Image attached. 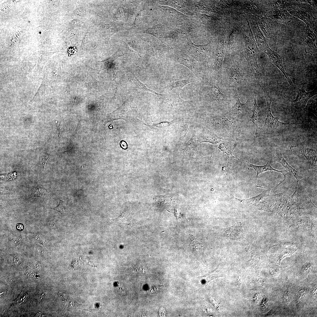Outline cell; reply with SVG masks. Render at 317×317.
<instances>
[{"label":"cell","instance_id":"obj_17","mask_svg":"<svg viewBox=\"0 0 317 317\" xmlns=\"http://www.w3.org/2000/svg\"><path fill=\"white\" fill-rule=\"evenodd\" d=\"M222 141L221 138L216 134L210 131L204 133L199 139V141L200 143L207 142L215 144Z\"/></svg>","mask_w":317,"mask_h":317},{"label":"cell","instance_id":"obj_1","mask_svg":"<svg viewBox=\"0 0 317 317\" xmlns=\"http://www.w3.org/2000/svg\"><path fill=\"white\" fill-rule=\"evenodd\" d=\"M262 88L264 92L267 107V117L264 125L263 127L262 132L264 131L268 132H273L276 130L279 127L286 125L305 124L302 123H284L280 121L278 118L274 117L272 114L271 109V104L272 101V99L267 93L266 91L263 88Z\"/></svg>","mask_w":317,"mask_h":317},{"label":"cell","instance_id":"obj_18","mask_svg":"<svg viewBox=\"0 0 317 317\" xmlns=\"http://www.w3.org/2000/svg\"><path fill=\"white\" fill-rule=\"evenodd\" d=\"M176 61L188 68L196 76V72L193 70L194 60L186 54L180 55L177 57Z\"/></svg>","mask_w":317,"mask_h":317},{"label":"cell","instance_id":"obj_20","mask_svg":"<svg viewBox=\"0 0 317 317\" xmlns=\"http://www.w3.org/2000/svg\"><path fill=\"white\" fill-rule=\"evenodd\" d=\"M242 77V74L238 68L234 67L231 69L230 79L231 83H236L241 84Z\"/></svg>","mask_w":317,"mask_h":317},{"label":"cell","instance_id":"obj_16","mask_svg":"<svg viewBox=\"0 0 317 317\" xmlns=\"http://www.w3.org/2000/svg\"><path fill=\"white\" fill-rule=\"evenodd\" d=\"M271 190L264 191L259 195L247 200L238 199L245 207L254 206L264 197L269 196Z\"/></svg>","mask_w":317,"mask_h":317},{"label":"cell","instance_id":"obj_22","mask_svg":"<svg viewBox=\"0 0 317 317\" xmlns=\"http://www.w3.org/2000/svg\"><path fill=\"white\" fill-rule=\"evenodd\" d=\"M128 212L127 211H124L120 216L114 220L113 221L116 225L119 226L128 225L130 224V222Z\"/></svg>","mask_w":317,"mask_h":317},{"label":"cell","instance_id":"obj_10","mask_svg":"<svg viewBox=\"0 0 317 317\" xmlns=\"http://www.w3.org/2000/svg\"><path fill=\"white\" fill-rule=\"evenodd\" d=\"M254 105L252 110L253 115L251 117V121L256 127V131L254 136V141H256L262 132L263 122L261 118L260 110L256 100V95L254 97Z\"/></svg>","mask_w":317,"mask_h":317},{"label":"cell","instance_id":"obj_19","mask_svg":"<svg viewBox=\"0 0 317 317\" xmlns=\"http://www.w3.org/2000/svg\"><path fill=\"white\" fill-rule=\"evenodd\" d=\"M210 92L212 97L217 102H222L226 101V98L224 94L220 90L217 86L212 82L210 87Z\"/></svg>","mask_w":317,"mask_h":317},{"label":"cell","instance_id":"obj_2","mask_svg":"<svg viewBox=\"0 0 317 317\" xmlns=\"http://www.w3.org/2000/svg\"><path fill=\"white\" fill-rule=\"evenodd\" d=\"M192 82L190 80L183 79H175L170 82L167 87L168 95L171 104L186 102L180 97V92L184 86Z\"/></svg>","mask_w":317,"mask_h":317},{"label":"cell","instance_id":"obj_3","mask_svg":"<svg viewBox=\"0 0 317 317\" xmlns=\"http://www.w3.org/2000/svg\"><path fill=\"white\" fill-rule=\"evenodd\" d=\"M291 151L303 155L308 161L309 168L317 169V152L312 148L305 146H291Z\"/></svg>","mask_w":317,"mask_h":317},{"label":"cell","instance_id":"obj_34","mask_svg":"<svg viewBox=\"0 0 317 317\" xmlns=\"http://www.w3.org/2000/svg\"><path fill=\"white\" fill-rule=\"evenodd\" d=\"M159 315L161 316H166V312L164 308H160L159 311Z\"/></svg>","mask_w":317,"mask_h":317},{"label":"cell","instance_id":"obj_15","mask_svg":"<svg viewBox=\"0 0 317 317\" xmlns=\"http://www.w3.org/2000/svg\"><path fill=\"white\" fill-rule=\"evenodd\" d=\"M286 0H275L272 1L271 6L275 9H281L289 11L296 8L297 4Z\"/></svg>","mask_w":317,"mask_h":317},{"label":"cell","instance_id":"obj_21","mask_svg":"<svg viewBox=\"0 0 317 317\" xmlns=\"http://www.w3.org/2000/svg\"><path fill=\"white\" fill-rule=\"evenodd\" d=\"M185 149L188 152L191 154L195 153L197 150V144L195 135L193 134L191 139L185 144Z\"/></svg>","mask_w":317,"mask_h":317},{"label":"cell","instance_id":"obj_29","mask_svg":"<svg viewBox=\"0 0 317 317\" xmlns=\"http://www.w3.org/2000/svg\"><path fill=\"white\" fill-rule=\"evenodd\" d=\"M63 202L60 201L59 204L57 207L53 209L60 213L61 214L65 213V210L63 204Z\"/></svg>","mask_w":317,"mask_h":317},{"label":"cell","instance_id":"obj_7","mask_svg":"<svg viewBox=\"0 0 317 317\" xmlns=\"http://www.w3.org/2000/svg\"><path fill=\"white\" fill-rule=\"evenodd\" d=\"M234 98L236 102L234 105L229 111L230 115L236 119H242L248 112L246 104L242 103L237 93L236 88L234 90Z\"/></svg>","mask_w":317,"mask_h":317},{"label":"cell","instance_id":"obj_27","mask_svg":"<svg viewBox=\"0 0 317 317\" xmlns=\"http://www.w3.org/2000/svg\"><path fill=\"white\" fill-rule=\"evenodd\" d=\"M44 189H41L40 188H34L33 189L31 195L33 197L38 196L41 197L42 195L44 194V191L46 190Z\"/></svg>","mask_w":317,"mask_h":317},{"label":"cell","instance_id":"obj_37","mask_svg":"<svg viewBox=\"0 0 317 317\" xmlns=\"http://www.w3.org/2000/svg\"><path fill=\"white\" fill-rule=\"evenodd\" d=\"M40 265V264H39V263L37 262H36L34 264V266H35V267L38 269H39L41 267V266Z\"/></svg>","mask_w":317,"mask_h":317},{"label":"cell","instance_id":"obj_11","mask_svg":"<svg viewBox=\"0 0 317 317\" xmlns=\"http://www.w3.org/2000/svg\"><path fill=\"white\" fill-rule=\"evenodd\" d=\"M237 144L235 142L227 141H222L217 149H219L223 153L226 154L228 158V162L227 167L230 166L234 160H237L232 155L234 149L237 146Z\"/></svg>","mask_w":317,"mask_h":317},{"label":"cell","instance_id":"obj_32","mask_svg":"<svg viewBox=\"0 0 317 317\" xmlns=\"http://www.w3.org/2000/svg\"><path fill=\"white\" fill-rule=\"evenodd\" d=\"M297 1L301 2H302L308 4L313 6H314L316 4L315 1L313 0H297Z\"/></svg>","mask_w":317,"mask_h":317},{"label":"cell","instance_id":"obj_33","mask_svg":"<svg viewBox=\"0 0 317 317\" xmlns=\"http://www.w3.org/2000/svg\"><path fill=\"white\" fill-rule=\"evenodd\" d=\"M47 224L48 227L51 229H55L56 228V225L53 222H49Z\"/></svg>","mask_w":317,"mask_h":317},{"label":"cell","instance_id":"obj_8","mask_svg":"<svg viewBox=\"0 0 317 317\" xmlns=\"http://www.w3.org/2000/svg\"><path fill=\"white\" fill-rule=\"evenodd\" d=\"M267 16L277 23L287 24L292 19V16L285 10L275 9L269 11Z\"/></svg>","mask_w":317,"mask_h":317},{"label":"cell","instance_id":"obj_31","mask_svg":"<svg viewBox=\"0 0 317 317\" xmlns=\"http://www.w3.org/2000/svg\"><path fill=\"white\" fill-rule=\"evenodd\" d=\"M76 14L80 16H83L85 14V11L84 9L82 8H79L75 10Z\"/></svg>","mask_w":317,"mask_h":317},{"label":"cell","instance_id":"obj_25","mask_svg":"<svg viewBox=\"0 0 317 317\" xmlns=\"http://www.w3.org/2000/svg\"><path fill=\"white\" fill-rule=\"evenodd\" d=\"M128 49L130 51L136 53L141 57V52L138 46L134 43H128L127 44Z\"/></svg>","mask_w":317,"mask_h":317},{"label":"cell","instance_id":"obj_26","mask_svg":"<svg viewBox=\"0 0 317 317\" xmlns=\"http://www.w3.org/2000/svg\"><path fill=\"white\" fill-rule=\"evenodd\" d=\"M188 124L186 122L182 126V129L180 134V141H182L185 137L189 130Z\"/></svg>","mask_w":317,"mask_h":317},{"label":"cell","instance_id":"obj_13","mask_svg":"<svg viewBox=\"0 0 317 317\" xmlns=\"http://www.w3.org/2000/svg\"><path fill=\"white\" fill-rule=\"evenodd\" d=\"M225 236L232 239H238L243 234L242 223L238 222L233 226L224 230Z\"/></svg>","mask_w":317,"mask_h":317},{"label":"cell","instance_id":"obj_4","mask_svg":"<svg viewBox=\"0 0 317 317\" xmlns=\"http://www.w3.org/2000/svg\"><path fill=\"white\" fill-rule=\"evenodd\" d=\"M211 122L213 128L221 134L230 132L235 127L234 122L230 121L224 116L213 117Z\"/></svg>","mask_w":317,"mask_h":317},{"label":"cell","instance_id":"obj_28","mask_svg":"<svg viewBox=\"0 0 317 317\" xmlns=\"http://www.w3.org/2000/svg\"><path fill=\"white\" fill-rule=\"evenodd\" d=\"M125 15V11L124 9L122 7H120L118 9L115 14V16L116 18L119 19H122V18L124 17Z\"/></svg>","mask_w":317,"mask_h":317},{"label":"cell","instance_id":"obj_12","mask_svg":"<svg viewBox=\"0 0 317 317\" xmlns=\"http://www.w3.org/2000/svg\"><path fill=\"white\" fill-rule=\"evenodd\" d=\"M298 6L296 9L289 11V13L303 21L309 27L311 26L315 22V19L311 13L303 8H299Z\"/></svg>","mask_w":317,"mask_h":317},{"label":"cell","instance_id":"obj_6","mask_svg":"<svg viewBox=\"0 0 317 317\" xmlns=\"http://www.w3.org/2000/svg\"><path fill=\"white\" fill-rule=\"evenodd\" d=\"M297 92V96L294 100H291L285 97H284L290 101L292 105L295 107L299 109L303 108L305 107L308 100L317 94V86L310 92H306L304 90L300 89H299Z\"/></svg>","mask_w":317,"mask_h":317},{"label":"cell","instance_id":"obj_35","mask_svg":"<svg viewBox=\"0 0 317 317\" xmlns=\"http://www.w3.org/2000/svg\"><path fill=\"white\" fill-rule=\"evenodd\" d=\"M120 146L124 149H126L127 147V144L126 142L123 140L121 141L120 143Z\"/></svg>","mask_w":317,"mask_h":317},{"label":"cell","instance_id":"obj_36","mask_svg":"<svg viewBox=\"0 0 317 317\" xmlns=\"http://www.w3.org/2000/svg\"><path fill=\"white\" fill-rule=\"evenodd\" d=\"M72 24L74 26H78L80 24V23L79 21L77 20H73L72 21H71Z\"/></svg>","mask_w":317,"mask_h":317},{"label":"cell","instance_id":"obj_30","mask_svg":"<svg viewBox=\"0 0 317 317\" xmlns=\"http://www.w3.org/2000/svg\"><path fill=\"white\" fill-rule=\"evenodd\" d=\"M50 157V155L48 154H46L44 157L43 158L42 161V166L44 168V170H45V165L47 162L48 160L49 159Z\"/></svg>","mask_w":317,"mask_h":317},{"label":"cell","instance_id":"obj_14","mask_svg":"<svg viewBox=\"0 0 317 317\" xmlns=\"http://www.w3.org/2000/svg\"><path fill=\"white\" fill-rule=\"evenodd\" d=\"M249 166L254 168L257 172V177L260 173L264 172L269 171H274L281 173L284 177V179L281 181L282 183L288 177V172L286 171H279L273 168L268 162L267 163L262 166H257L253 165L250 163H249Z\"/></svg>","mask_w":317,"mask_h":317},{"label":"cell","instance_id":"obj_23","mask_svg":"<svg viewBox=\"0 0 317 317\" xmlns=\"http://www.w3.org/2000/svg\"><path fill=\"white\" fill-rule=\"evenodd\" d=\"M174 122V120H173L170 122H162L158 124H154L152 125H147L155 131L160 132L166 129Z\"/></svg>","mask_w":317,"mask_h":317},{"label":"cell","instance_id":"obj_5","mask_svg":"<svg viewBox=\"0 0 317 317\" xmlns=\"http://www.w3.org/2000/svg\"><path fill=\"white\" fill-rule=\"evenodd\" d=\"M273 158L275 161L281 163L286 170L292 174L295 178L296 181V189L292 196L296 194L298 183L300 180L304 177L303 174L296 170L291 166L284 158L281 151L276 148L273 155Z\"/></svg>","mask_w":317,"mask_h":317},{"label":"cell","instance_id":"obj_9","mask_svg":"<svg viewBox=\"0 0 317 317\" xmlns=\"http://www.w3.org/2000/svg\"><path fill=\"white\" fill-rule=\"evenodd\" d=\"M316 36L310 27L307 26L306 32L303 37V43L305 51L311 55L314 53L316 50L317 47L315 42Z\"/></svg>","mask_w":317,"mask_h":317},{"label":"cell","instance_id":"obj_24","mask_svg":"<svg viewBox=\"0 0 317 317\" xmlns=\"http://www.w3.org/2000/svg\"><path fill=\"white\" fill-rule=\"evenodd\" d=\"M133 81L136 84L137 87L141 90L151 92L157 96H162L163 95L162 94L157 93L155 91L147 88L144 84L142 83L137 79H134Z\"/></svg>","mask_w":317,"mask_h":317}]
</instances>
